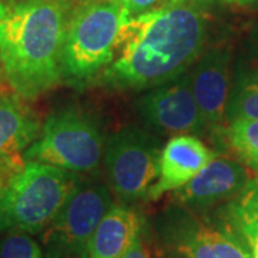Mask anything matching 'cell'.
Instances as JSON below:
<instances>
[{
    "label": "cell",
    "mask_w": 258,
    "mask_h": 258,
    "mask_svg": "<svg viewBox=\"0 0 258 258\" xmlns=\"http://www.w3.org/2000/svg\"><path fill=\"white\" fill-rule=\"evenodd\" d=\"M254 171H255V174H257V179H258V166L257 168H254Z\"/></svg>",
    "instance_id": "cell-25"
},
{
    "label": "cell",
    "mask_w": 258,
    "mask_h": 258,
    "mask_svg": "<svg viewBox=\"0 0 258 258\" xmlns=\"http://www.w3.org/2000/svg\"><path fill=\"white\" fill-rule=\"evenodd\" d=\"M161 151L159 139L137 125L118 129L106 139V176L111 191L122 204L148 200L159 176Z\"/></svg>",
    "instance_id": "cell-6"
},
{
    "label": "cell",
    "mask_w": 258,
    "mask_h": 258,
    "mask_svg": "<svg viewBox=\"0 0 258 258\" xmlns=\"http://www.w3.org/2000/svg\"><path fill=\"white\" fill-rule=\"evenodd\" d=\"M189 75L205 132L220 137L227 126V108L234 75L231 47L217 46L204 52L192 64Z\"/></svg>",
    "instance_id": "cell-10"
},
{
    "label": "cell",
    "mask_w": 258,
    "mask_h": 258,
    "mask_svg": "<svg viewBox=\"0 0 258 258\" xmlns=\"http://www.w3.org/2000/svg\"><path fill=\"white\" fill-rule=\"evenodd\" d=\"M169 258H181V257H176V255H172V257H169Z\"/></svg>",
    "instance_id": "cell-26"
},
{
    "label": "cell",
    "mask_w": 258,
    "mask_h": 258,
    "mask_svg": "<svg viewBox=\"0 0 258 258\" xmlns=\"http://www.w3.org/2000/svg\"><path fill=\"white\" fill-rule=\"evenodd\" d=\"M129 19L112 0H91L74 8L60 55L62 81L79 89L98 79L118 53Z\"/></svg>",
    "instance_id": "cell-4"
},
{
    "label": "cell",
    "mask_w": 258,
    "mask_h": 258,
    "mask_svg": "<svg viewBox=\"0 0 258 258\" xmlns=\"http://www.w3.org/2000/svg\"><path fill=\"white\" fill-rule=\"evenodd\" d=\"M122 258H152L147 245V241H145V228L139 232L137 240L134 241L131 248L126 251V254Z\"/></svg>",
    "instance_id": "cell-20"
},
{
    "label": "cell",
    "mask_w": 258,
    "mask_h": 258,
    "mask_svg": "<svg viewBox=\"0 0 258 258\" xmlns=\"http://www.w3.org/2000/svg\"><path fill=\"white\" fill-rule=\"evenodd\" d=\"M208 33V0H165L129 19L119 50L98 82L112 91L141 92L172 81L205 52Z\"/></svg>",
    "instance_id": "cell-1"
},
{
    "label": "cell",
    "mask_w": 258,
    "mask_h": 258,
    "mask_svg": "<svg viewBox=\"0 0 258 258\" xmlns=\"http://www.w3.org/2000/svg\"><path fill=\"white\" fill-rule=\"evenodd\" d=\"M112 2H115L122 9L126 10L131 18H135L142 13H147L148 10L155 9L165 0H112Z\"/></svg>",
    "instance_id": "cell-19"
},
{
    "label": "cell",
    "mask_w": 258,
    "mask_h": 258,
    "mask_svg": "<svg viewBox=\"0 0 258 258\" xmlns=\"http://www.w3.org/2000/svg\"><path fill=\"white\" fill-rule=\"evenodd\" d=\"M228 5L234 6H251V5H258V0H224Z\"/></svg>",
    "instance_id": "cell-21"
},
{
    "label": "cell",
    "mask_w": 258,
    "mask_h": 258,
    "mask_svg": "<svg viewBox=\"0 0 258 258\" xmlns=\"http://www.w3.org/2000/svg\"><path fill=\"white\" fill-rule=\"evenodd\" d=\"M2 76H3V68H2V62H0V82H2Z\"/></svg>",
    "instance_id": "cell-24"
},
{
    "label": "cell",
    "mask_w": 258,
    "mask_h": 258,
    "mask_svg": "<svg viewBox=\"0 0 258 258\" xmlns=\"http://www.w3.org/2000/svg\"><path fill=\"white\" fill-rule=\"evenodd\" d=\"M252 179L249 169L231 158L215 157L197 176L176 189L175 204L201 212L221 203H230Z\"/></svg>",
    "instance_id": "cell-11"
},
{
    "label": "cell",
    "mask_w": 258,
    "mask_h": 258,
    "mask_svg": "<svg viewBox=\"0 0 258 258\" xmlns=\"http://www.w3.org/2000/svg\"><path fill=\"white\" fill-rule=\"evenodd\" d=\"M238 118L258 120V60L234 69L227 122Z\"/></svg>",
    "instance_id": "cell-16"
},
{
    "label": "cell",
    "mask_w": 258,
    "mask_h": 258,
    "mask_svg": "<svg viewBox=\"0 0 258 258\" xmlns=\"http://www.w3.org/2000/svg\"><path fill=\"white\" fill-rule=\"evenodd\" d=\"M76 184L60 168L12 158L0 164V232H42L53 221Z\"/></svg>",
    "instance_id": "cell-3"
},
{
    "label": "cell",
    "mask_w": 258,
    "mask_h": 258,
    "mask_svg": "<svg viewBox=\"0 0 258 258\" xmlns=\"http://www.w3.org/2000/svg\"><path fill=\"white\" fill-rule=\"evenodd\" d=\"M113 204L106 184L76 179L74 191L45 230V258H88L93 232Z\"/></svg>",
    "instance_id": "cell-7"
},
{
    "label": "cell",
    "mask_w": 258,
    "mask_h": 258,
    "mask_svg": "<svg viewBox=\"0 0 258 258\" xmlns=\"http://www.w3.org/2000/svg\"><path fill=\"white\" fill-rule=\"evenodd\" d=\"M135 111L149 128L162 134L197 135L205 132L189 72L148 89L135 101Z\"/></svg>",
    "instance_id": "cell-9"
},
{
    "label": "cell",
    "mask_w": 258,
    "mask_h": 258,
    "mask_svg": "<svg viewBox=\"0 0 258 258\" xmlns=\"http://www.w3.org/2000/svg\"><path fill=\"white\" fill-rule=\"evenodd\" d=\"M36 115L20 101V96L0 95V164L20 157L39 137Z\"/></svg>",
    "instance_id": "cell-14"
},
{
    "label": "cell",
    "mask_w": 258,
    "mask_h": 258,
    "mask_svg": "<svg viewBox=\"0 0 258 258\" xmlns=\"http://www.w3.org/2000/svg\"><path fill=\"white\" fill-rule=\"evenodd\" d=\"M0 258H43V249L29 234L12 232L0 241Z\"/></svg>",
    "instance_id": "cell-18"
},
{
    "label": "cell",
    "mask_w": 258,
    "mask_h": 258,
    "mask_svg": "<svg viewBox=\"0 0 258 258\" xmlns=\"http://www.w3.org/2000/svg\"><path fill=\"white\" fill-rule=\"evenodd\" d=\"M227 224L235 230L247 244L251 257L258 258V179L252 178L245 189L225 208Z\"/></svg>",
    "instance_id": "cell-15"
},
{
    "label": "cell",
    "mask_w": 258,
    "mask_h": 258,
    "mask_svg": "<svg viewBox=\"0 0 258 258\" xmlns=\"http://www.w3.org/2000/svg\"><path fill=\"white\" fill-rule=\"evenodd\" d=\"M105 142L93 116L82 109L66 108L47 116L36 141L23 152V158L75 175L91 174L101 165Z\"/></svg>",
    "instance_id": "cell-5"
},
{
    "label": "cell",
    "mask_w": 258,
    "mask_h": 258,
    "mask_svg": "<svg viewBox=\"0 0 258 258\" xmlns=\"http://www.w3.org/2000/svg\"><path fill=\"white\" fill-rule=\"evenodd\" d=\"M72 9L76 8V6H79V5H82V3H86V2H91V0H64Z\"/></svg>",
    "instance_id": "cell-23"
},
{
    "label": "cell",
    "mask_w": 258,
    "mask_h": 258,
    "mask_svg": "<svg viewBox=\"0 0 258 258\" xmlns=\"http://www.w3.org/2000/svg\"><path fill=\"white\" fill-rule=\"evenodd\" d=\"M217 154L195 135H175L165 144L159 158V176L148 200L155 201L186 185Z\"/></svg>",
    "instance_id": "cell-12"
},
{
    "label": "cell",
    "mask_w": 258,
    "mask_h": 258,
    "mask_svg": "<svg viewBox=\"0 0 258 258\" xmlns=\"http://www.w3.org/2000/svg\"><path fill=\"white\" fill-rule=\"evenodd\" d=\"M145 228L142 214L128 204H113L93 232L88 258H122Z\"/></svg>",
    "instance_id": "cell-13"
},
{
    "label": "cell",
    "mask_w": 258,
    "mask_h": 258,
    "mask_svg": "<svg viewBox=\"0 0 258 258\" xmlns=\"http://www.w3.org/2000/svg\"><path fill=\"white\" fill-rule=\"evenodd\" d=\"M72 8L64 0H0V62L12 91L35 99L62 82Z\"/></svg>",
    "instance_id": "cell-2"
},
{
    "label": "cell",
    "mask_w": 258,
    "mask_h": 258,
    "mask_svg": "<svg viewBox=\"0 0 258 258\" xmlns=\"http://www.w3.org/2000/svg\"><path fill=\"white\" fill-rule=\"evenodd\" d=\"M225 138L230 147L238 154L247 165L254 169L258 166V120L231 119L225 126Z\"/></svg>",
    "instance_id": "cell-17"
},
{
    "label": "cell",
    "mask_w": 258,
    "mask_h": 258,
    "mask_svg": "<svg viewBox=\"0 0 258 258\" xmlns=\"http://www.w3.org/2000/svg\"><path fill=\"white\" fill-rule=\"evenodd\" d=\"M158 237L174 255L181 258H252L247 244L230 224L218 225L181 205L162 212Z\"/></svg>",
    "instance_id": "cell-8"
},
{
    "label": "cell",
    "mask_w": 258,
    "mask_h": 258,
    "mask_svg": "<svg viewBox=\"0 0 258 258\" xmlns=\"http://www.w3.org/2000/svg\"><path fill=\"white\" fill-rule=\"evenodd\" d=\"M251 42H252V46H254V50H255V53L258 55V26H255V29L252 30Z\"/></svg>",
    "instance_id": "cell-22"
}]
</instances>
